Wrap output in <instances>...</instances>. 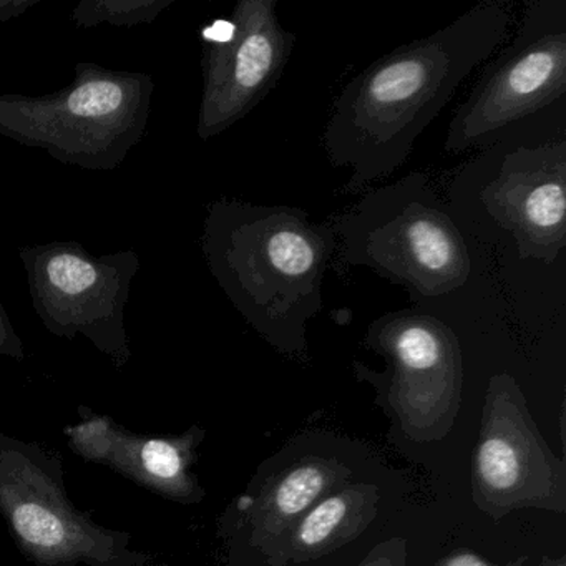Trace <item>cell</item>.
Masks as SVG:
<instances>
[{
	"label": "cell",
	"mask_w": 566,
	"mask_h": 566,
	"mask_svg": "<svg viewBox=\"0 0 566 566\" xmlns=\"http://www.w3.org/2000/svg\"><path fill=\"white\" fill-rule=\"evenodd\" d=\"M350 470L336 459L307 457L268 480L248 503L251 542L260 546L287 535L317 502L349 480Z\"/></svg>",
	"instance_id": "obj_13"
},
{
	"label": "cell",
	"mask_w": 566,
	"mask_h": 566,
	"mask_svg": "<svg viewBox=\"0 0 566 566\" xmlns=\"http://www.w3.org/2000/svg\"><path fill=\"white\" fill-rule=\"evenodd\" d=\"M331 227L343 266L369 268L413 296L455 293L472 274L465 240L423 171L367 191Z\"/></svg>",
	"instance_id": "obj_3"
},
{
	"label": "cell",
	"mask_w": 566,
	"mask_h": 566,
	"mask_svg": "<svg viewBox=\"0 0 566 566\" xmlns=\"http://www.w3.org/2000/svg\"><path fill=\"white\" fill-rule=\"evenodd\" d=\"M29 2H0V21H6L9 18L21 15L25 9H29Z\"/></svg>",
	"instance_id": "obj_19"
},
{
	"label": "cell",
	"mask_w": 566,
	"mask_h": 566,
	"mask_svg": "<svg viewBox=\"0 0 566 566\" xmlns=\"http://www.w3.org/2000/svg\"><path fill=\"white\" fill-rule=\"evenodd\" d=\"M366 346L386 359L382 376L354 364L359 376L379 384L403 433L437 442L452 430L462 402V349L455 333L427 314L402 311L374 321Z\"/></svg>",
	"instance_id": "obj_7"
},
{
	"label": "cell",
	"mask_w": 566,
	"mask_h": 566,
	"mask_svg": "<svg viewBox=\"0 0 566 566\" xmlns=\"http://www.w3.org/2000/svg\"><path fill=\"white\" fill-rule=\"evenodd\" d=\"M472 496L495 520L522 509L566 512L565 463L543 439L522 389L509 374L493 376L486 389Z\"/></svg>",
	"instance_id": "obj_9"
},
{
	"label": "cell",
	"mask_w": 566,
	"mask_h": 566,
	"mask_svg": "<svg viewBox=\"0 0 566 566\" xmlns=\"http://www.w3.org/2000/svg\"><path fill=\"white\" fill-rule=\"evenodd\" d=\"M510 22L506 2H482L344 85L324 130L331 165L349 170L340 193H364L407 164L417 138L460 85L499 51Z\"/></svg>",
	"instance_id": "obj_1"
},
{
	"label": "cell",
	"mask_w": 566,
	"mask_h": 566,
	"mask_svg": "<svg viewBox=\"0 0 566 566\" xmlns=\"http://www.w3.org/2000/svg\"><path fill=\"white\" fill-rule=\"evenodd\" d=\"M476 158L475 213L512 238L516 256L553 264L566 248V140L503 144Z\"/></svg>",
	"instance_id": "obj_8"
},
{
	"label": "cell",
	"mask_w": 566,
	"mask_h": 566,
	"mask_svg": "<svg viewBox=\"0 0 566 566\" xmlns=\"http://www.w3.org/2000/svg\"><path fill=\"white\" fill-rule=\"evenodd\" d=\"M0 516L34 566H155L132 536L72 502L62 457L0 432Z\"/></svg>",
	"instance_id": "obj_4"
},
{
	"label": "cell",
	"mask_w": 566,
	"mask_h": 566,
	"mask_svg": "<svg viewBox=\"0 0 566 566\" xmlns=\"http://www.w3.org/2000/svg\"><path fill=\"white\" fill-rule=\"evenodd\" d=\"M276 8L277 0H241L228 22V34L205 41L197 130L203 140L243 120L280 82L296 35L283 28Z\"/></svg>",
	"instance_id": "obj_10"
},
{
	"label": "cell",
	"mask_w": 566,
	"mask_h": 566,
	"mask_svg": "<svg viewBox=\"0 0 566 566\" xmlns=\"http://www.w3.org/2000/svg\"><path fill=\"white\" fill-rule=\"evenodd\" d=\"M168 2H84L74 12L81 25L111 22L114 25H134L148 22L160 14Z\"/></svg>",
	"instance_id": "obj_15"
},
{
	"label": "cell",
	"mask_w": 566,
	"mask_h": 566,
	"mask_svg": "<svg viewBox=\"0 0 566 566\" xmlns=\"http://www.w3.org/2000/svg\"><path fill=\"white\" fill-rule=\"evenodd\" d=\"M148 102L147 78L85 69L84 78L61 94L0 97V134L69 164L111 168L144 132Z\"/></svg>",
	"instance_id": "obj_5"
},
{
	"label": "cell",
	"mask_w": 566,
	"mask_h": 566,
	"mask_svg": "<svg viewBox=\"0 0 566 566\" xmlns=\"http://www.w3.org/2000/svg\"><path fill=\"white\" fill-rule=\"evenodd\" d=\"M0 354L14 357V359H24V347H22L21 339L15 336L4 313H0Z\"/></svg>",
	"instance_id": "obj_17"
},
{
	"label": "cell",
	"mask_w": 566,
	"mask_h": 566,
	"mask_svg": "<svg viewBox=\"0 0 566 566\" xmlns=\"http://www.w3.org/2000/svg\"><path fill=\"white\" fill-rule=\"evenodd\" d=\"M406 539L390 538L377 545L359 566H406Z\"/></svg>",
	"instance_id": "obj_16"
},
{
	"label": "cell",
	"mask_w": 566,
	"mask_h": 566,
	"mask_svg": "<svg viewBox=\"0 0 566 566\" xmlns=\"http://www.w3.org/2000/svg\"><path fill=\"white\" fill-rule=\"evenodd\" d=\"M25 260L31 271L35 307L49 329L59 336H87L118 366L127 363L130 350L122 326V306L128 277L120 264L92 261L71 250L51 248Z\"/></svg>",
	"instance_id": "obj_11"
},
{
	"label": "cell",
	"mask_w": 566,
	"mask_h": 566,
	"mask_svg": "<svg viewBox=\"0 0 566 566\" xmlns=\"http://www.w3.org/2000/svg\"><path fill=\"white\" fill-rule=\"evenodd\" d=\"M77 412L81 420L64 429L75 455L108 467L171 502H203L207 492L193 473L198 447L207 436L200 426L195 423L178 436H148L87 406H78Z\"/></svg>",
	"instance_id": "obj_12"
},
{
	"label": "cell",
	"mask_w": 566,
	"mask_h": 566,
	"mask_svg": "<svg viewBox=\"0 0 566 566\" xmlns=\"http://www.w3.org/2000/svg\"><path fill=\"white\" fill-rule=\"evenodd\" d=\"M379 492L369 483L340 486L317 502L287 533L294 562H310L356 539L377 515Z\"/></svg>",
	"instance_id": "obj_14"
},
{
	"label": "cell",
	"mask_w": 566,
	"mask_h": 566,
	"mask_svg": "<svg viewBox=\"0 0 566 566\" xmlns=\"http://www.w3.org/2000/svg\"><path fill=\"white\" fill-rule=\"evenodd\" d=\"M437 566H493L482 556L472 552H455L446 556Z\"/></svg>",
	"instance_id": "obj_18"
},
{
	"label": "cell",
	"mask_w": 566,
	"mask_h": 566,
	"mask_svg": "<svg viewBox=\"0 0 566 566\" xmlns=\"http://www.w3.org/2000/svg\"><path fill=\"white\" fill-rule=\"evenodd\" d=\"M336 248L331 223L283 205L221 198L205 223V256L221 290L270 346L294 359L307 356L306 326L323 310Z\"/></svg>",
	"instance_id": "obj_2"
},
{
	"label": "cell",
	"mask_w": 566,
	"mask_h": 566,
	"mask_svg": "<svg viewBox=\"0 0 566 566\" xmlns=\"http://www.w3.org/2000/svg\"><path fill=\"white\" fill-rule=\"evenodd\" d=\"M566 92V0H532L515 39L486 65L447 128L446 151L492 147Z\"/></svg>",
	"instance_id": "obj_6"
}]
</instances>
